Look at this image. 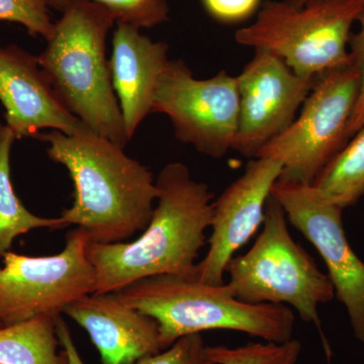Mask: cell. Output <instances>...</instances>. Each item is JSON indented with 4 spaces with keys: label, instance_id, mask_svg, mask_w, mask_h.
Returning a JSON list of instances; mask_svg holds the SVG:
<instances>
[{
    "label": "cell",
    "instance_id": "6da1fadb",
    "mask_svg": "<svg viewBox=\"0 0 364 364\" xmlns=\"http://www.w3.org/2000/svg\"><path fill=\"white\" fill-rule=\"evenodd\" d=\"M48 157L63 165L73 181V203L60 215L67 226L85 230L93 243H119L144 231L158 198L149 168L124 148L93 132L40 133Z\"/></svg>",
    "mask_w": 364,
    "mask_h": 364
},
{
    "label": "cell",
    "instance_id": "7a4b0ae2",
    "mask_svg": "<svg viewBox=\"0 0 364 364\" xmlns=\"http://www.w3.org/2000/svg\"><path fill=\"white\" fill-rule=\"evenodd\" d=\"M158 198L149 224L133 242H90L95 294L117 293L134 282L158 277H196V259L210 228L214 193L191 178L181 162L165 165L156 178Z\"/></svg>",
    "mask_w": 364,
    "mask_h": 364
},
{
    "label": "cell",
    "instance_id": "3957f363",
    "mask_svg": "<svg viewBox=\"0 0 364 364\" xmlns=\"http://www.w3.org/2000/svg\"><path fill=\"white\" fill-rule=\"evenodd\" d=\"M116 23L105 7L71 0L38 61L60 104L93 133L124 148L129 141L107 58Z\"/></svg>",
    "mask_w": 364,
    "mask_h": 364
},
{
    "label": "cell",
    "instance_id": "277c9868",
    "mask_svg": "<svg viewBox=\"0 0 364 364\" xmlns=\"http://www.w3.org/2000/svg\"><path fill=\"white\" fill-rule=\"evenodd\" d=\"M114 294L157 321L167 348L181 337L208 330L246 333L273 343L293 339L296 318L289 306L245 303L228 284L165 274L139 280Z\"/></svg>",
    "mask_w": 364,
    "mask_h": 364
},
{
    "label": "cell",
    "instance_id": "5b68a950",
    "mask_svg": "<svg viewBox=\"0 0 364 364\" xmlns=\"http://www.w3.org/2000/svg\"><path fill=\"white\" fill-rule=\"evenodd\" d=\"M226 273L228 284L240 301L255 305L287 304L301 320L317 326L330 358L318 309L334 298V287L314 257L291 238L286 212L272 196L265 205L262 232L247 253L229 261Z\"/></svg>",
    "mask_w": 364,
    "mask_h": 364
},
{
    "label": "cell",
    "instance_id": "8992f818",
    "mask_svg": "<svg viewBox=\"0 0 364 364\" xmlns=\"http://www.w3.org/2000/svg\"><path fill=\"white\" fill-rule=\"evenodd\" d=\"M363 14L364 0H313L301 6L267 0L235 41L272 53L299 76L318 78L351 61L352 28Z\"/></svg>",
    "mask_w": 364,
    "mask_h": 364
},
{
    "label": "cell",
    "instance_id": "52a82bcc",
    "mask_svg": "<svg viewBox=\"0 0 364 364\" xmlns=\"http://www.w3.org/2000/svg\"><path fill=\"white\" fill-rule=\"evenodd\" d=\"M359 87L360 75L353 60L318 77L299 116L256 158L282 162L280 181L312 186L349 141L347 130Z\"/></svg>",
    "mask_w": 364,
    "mask_h": 364
},
{
    "label": "cell",
    "instance_id": "ba28073f",
    "mask_svg": "<svg viewBox=\"0 0 364 364\" xmlns=\"http://www.w3.org/2000/svg\"><path fill=\"white\" fill-rule=\"evenodd\" d=\"M90 238L81 228L67 234L65 247L50 256L9 251L0 267V324L58 317L67 306L95 294L97 277L87 256Z\"/></svg>",
    "mask_w": 364,
    "mask_h": 364
},
{
    "label": "cell",
    "instance_id": "9c48e42d",
    "mask_svg": "<svg viewBox=\"0 0 364 364\" xmlns=\"http://www.w3.org/2000/svg\"><path fill=\"white\" fill-rule=\"evenodd\" d=\"M152 112L169 117L177 140L219 159L233 150L238 133L237 76L222 70L198 79L186 62L169 60L158 80Z\"/></svg>",
    "mask_w": 364,
    "mask_h": 364
},
{
    "label": "cell",
    "instance_id": "30bf717a",
    "mask_svg": "<svg viewBox=\"0 0 364 364\" xmlns=\"http://www.w3.org/2000/svg\"><path fill=\"white\" fill-rule=\"evenodd\" d=\"M272 196L293 226L320 253L354 335L364 343V262L347 240L342 221L344 208L326 200L313 186L298 182L279 179Z\"/></svg>",
    "mask_w": 364,
    "mask_h": 364
},
{
    "label": "cell",
    "instance_id": "8fae6325",
    "mask_svg": "<svg viewBox=\"0 0 364 364\" xmlns=\"http://www.w3.org/2000/svg\"><path fill=\"white\" fill-rule=\"evenodd\" d=\"M317 80L294 73L272 53L254 50L253 58L237 76L240 114L233 150L256 158L294 123Z\"/></svg>",
    "mask_w": 364,
    "mask_h": 364
},
{
    "label": "cell",
    "instance_id": "7c38bea8",
    "mask_svg": "<svg viewBox=\"0 0 364 364\" xmlns=\"http://www.w3.org/2000/svg\"><path fill=\"white\" fill-rule=\"evenodd\" d=\"M282 171L279 160L252 158L243 174L213 203L210 247L196 265V279L205 284H225L228 263L263 224L265 205Z\"/></svg>",
    "mask_w": 364,
    "mask_h": 364
},
{
    "label": "cell",
    "instance_id": "4fadbf2b",
    "mask_svg": "<svg viewBox=\"0 0 364 364\" xmlns=\"http://www.w3.org/2000/svg\"><path fill=\"white\" fill-rule=\"evenodd\" d=\"M0 102L18 140L36 138L45 129L67 135L91 131L60 104L38 56L16 45L0 46Z\"/></svg>",
    "mask_w": 364,
    "mask_h": 364
},
{
    "label": "cell",
    "instance_id": "5bb4252c",
    "mask_svg": "<svg viewBox=\"0 0 364 364\" xmlns=\"http://www.w3.org/2000/svg\"><path fill=\"white\" fill-rule=\"evenodd\" d=\"M63 313L87 332L102 364H134L167 348L157 321L114 293L87 294Z\"/></svg>",
    "mask_w": 364,
    "mask_h": 364
},
{
    "label": "cell",
    "instance_id": "9a60e30c",
    "mask_svg": "<svg viewBox=\"0 0 364 364\" xmlns=\"http://www.w3.org/2000/svg\"><path fill=\"white\" fill-rule=\"evenodd\" d=\"M109 68L112 87L129 142L152 112L158 80L169 62L168 45L151 40L140 28L116 23Z\"/></svg>",
    "mask_w": 364,
    "mask_h": 364
},
{
    "label": "cell",
    "instance_id": "2e32d148",
    "mask_svg": "<svg viewBox=\"0 0 364 364\" xmlns=\"http://www.w3.org/2000/svg\"><path fill=\"white\" fill-rule=\"evenodd\" d=\"M58 317L38 316L1 326L0 364H68L65 351L58 350Z\"/></svg>",
    "mask_w": 364,
    "mask_h": 364
},
{
    "label": "cell",
    "instance_id": "e0dca14e",
    "mask_svg": "<svg viewBox=\"0 0 364 364\" xmlns=\"http://www.w3.org/2000/svg\"><path fill=\"white\" fill-rule=\"evenodd\" d=\"M16 140L11 129L0 124V259L21 235L36 229L68 227L60 218L33 215L16 196L11 179V151Z\"/></svg>",
    "mask_w": 364,
    "mask_h": 364
},
{
    "label": "cell",
    "instance_id": "ac0fdd59",
    "mask_svg": "<svg viewBox=\"0 0 364 364\" xmlns=\"http://www.w3.org/2000/svg\"><path fill=\"white\" fill-rule=\"evenodd\" d=\"M321 196L342 208L364 196V126L340 150L312 184Z\"/></svg>",
    "mask_w": 364,
    "mask_h": 364
},
{
    "label": "cell",
    "instance_id": "d6986e66",
    "mask_svg": "<svg viewBox=\"0 0 364 364\" xmlns=\"http://www.w3.org/2000/svg\"><path fill=\"white\" fill-rule=\"evenodd\" d=\"M210 364H296L301 343L291 339L284 343H248L231 348L227 346H207Z\"/></svg>",
    "mask_w": 364,
    "mask_h": 364
},
{
    "label": "cell",
    "instance_id": "ffe728a7",
    "mask_svg": "<svg viewBox=\"0 0 364 364\" xmlns=\"http://www.w3.org/2000/svg\"><path fill=\"white\" fill-rule=\"evenodd\" d=\"M105 7L117 23H129L138 28H153L169 20L167 0H90Z\"/></svg>",
    "mask_w": 364,
    "mask_h": 364
},
{
    "label": "cell",
    "instance_id": "44dd1931",
    "mask_svg": "<svg viewBox=\"0 0 364 364\" xmlns=\"http://www.w3.org/2000/svg\"><path fill=\"white\" fill-rule=\"evenodd\" d=\"M48 9L45 0H0V21L20 23L30 35L48 41L55 26Z\"/></svg>",
    "mask_w": 364,
    "mask_h": 364
},
{
    "label": "cell",
    "instance_id": "7402d4cb",
    "mask_svg": "<svg viewBox=\"0 0 364 364\" xmlns=\"http://www.w3.org/2000/svg\"><path fill=\"white\" fill-rule=\"evenodd\" d=\"M202 334L177 339L168 348L140 359L134 364H210Z\"/></svg>",
    "mask_w": 364,
    "mask_h": 364
},
{
    "label": "cell",
    "instance_id": "603a6c76",
    "mask_svg": "<svg viewBox=\"0 0 364 364\" xmlns=\"http://www.w3.org/2000/svg\"><path fill=\"white\" fill-rule=\"evenodd\" d=\"M358 23L359 25L358 32L352 33L351 35L349 52L360 75V87H359L358 102L347 130L348 140H350L352 136L364 126V14L359 18Z\"/></svg>",
    "mask_w": 364,
    "mask_h": 364
},
{
    "label": "cell",
    "instance_id": "cb8c5ba5",
    "mask_svg": "<svg viewBox=\"0 0 364 364\" xmlns=\"http://www.w3.org/2000/svg\"><path fill=\"white\" fill-rule=\"evenodd\" d=\"M261 0H202L205 11L215 20L234 23L247 20L259 9Z\"/></svg>",
    "mask_w": 364,
    "mask_h": 364
},
{
    "label": "cell",
    "instance_id": "d4e9b609",
    "mask_svg": "<svg viewBox=\"0 0 364 364\" xmlns=\"http://www.w3.org/2000/svg\"><path fill=\"white\" fill-rule=\"evenodd\" d=\"M56 330L60 345H61L62 349L65 351L67 359H68V364H85L80 354H79L77 347L74 343L70 329H69L65 321L61 316L57 318Z\"/></svg>",
    "mask_w": 364,
    "mask_h": 364
},
{
    "label": "cell",
    "instance_id": "484cf974",
    "mask_svg": "<svg viewBox=\"0 0 364 364\" xmlns=\"http://www.w3.org/2000/svg\"><path fill=\"white\" fill-rule=\"evenodd\" d=\"M45 1L47 2L48 6L62 13L71 0H45Z\"/></svg>",
    "mask_w": 364,
    "mask_h": 364
},
{
    "label": "cell",
    "instance_id": "4316f807",
    "mask_svg": "<svg viewBox=\"0 0 364 364\" xmlns=\"http://www.w3.org/2000/svg\"><path fill=\"white\" fill-rule=\"evenodd\" d=\"M287 1L291 2L294 6H301L308 4V2L313 1V0H287Z\"/></svg>",
    "mask_w": 364,
    "mask_h": 364
},
{
    "label": "cell",
    "instance_id": "83f0119b",
    "mask_svg": "<svg viewBox=\"0 0 364 364\" xmlns=\"http://www.w3.org/2000/svg\"><path fill=\"white\" fill-rule=\"evenodd\" d=\"M1 326H2V325H1V324H0V327H1Z\"/></svg>",
    "mask_w": 364,
    "mask_h": 364
}]
</instances>
